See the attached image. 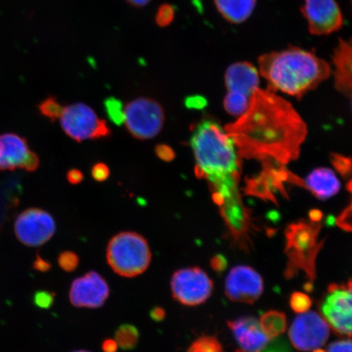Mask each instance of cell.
Listing matches in <instances>:
<instances>
[{
    "label": "cell",
    "mask_w": 352,
    "mask_h": 352,
    "mask_svg": "<svg viewBox=\"0 0 352 352\" xmlns=\"http://www.w3.org/2000/svg\"><path fill=\"white\" fill-rule=\"evenodd\" d=\"M319 248L314 228L303 223L289 228L286 246L289 257L286 276L292 278L298 272L302 271L307 274L311 283L315 278V259Z\"/></svg>",
    "instance_id": "cell-5"
},
{
    "label": "cell",
    "mask_w": 352,
    "mask_h": 352,
    "mask_svg": "<svg viewBox=\"0 0 352 352\" xmlns=\"http://www.w3.org/2000/svg\"><path fill=\"white\" fill-rule=\"evenodd\" d=\"M305 183L307 188L320 199H327L337 195L340 189V180L333 171L329 168H318L311 171Z\"/></svg>",
    "instance_id": "cell-19"
},
{
    "label": "cell",
    "mask_w": 352,
    "mask_h": 352,
    "mask_svg": "<svg viewBox=\"0 0 352 352\" xmlns=\"http://www.w3.org/2000/svg\"><path fill=\"white\" fill-rule=\"evenodd\" d=\"M187 352H223V346L217 337L202 336L192 343Z\"/></svg>",
    "instance_id": "cell-24"
},
{
    "label": "cell",
    "mask_w": 352,
    "mask_h": 352,
    "mask_svg": "<svg viewBox=\"0 0 352 352\" xmlns=\"http://www.w3.org/2000/svg\"><path fill=\"white\" fill-rule=\"evenodd\" d=\"M55 294L48 292H39L34 296V302L38 307L50 308L54 305Z\"/></svg>",
    "instance_id": "cell-31"
},
{
    "label": "cell",
    "mask_w": 352,
    "mask_h": 352,
    "mask_svg": "<svg viewBox=\"0 0 352 352\" xmlns=\"http://www.w3.org/2000/svg\"><path fill=\"white\" fill-rule=\"evenodd\" d=\"M109 293L107 281L91 271L73 281L69 296L74 307L98 308L104 305Z\"/></svg>",
    "instance_id": "cell-14"
},
{
    "label": "cell",
    "mask_w": 352,
    "mask_h": 352,
    "mask_svg": "<svg viewBox=\"0 0 352 352\" xmlns=\"http://www.w3.org/2000/svg\"><path fill=\"white\" fill-rule=\"evenodd\" d=\"M101 347H102V351L104 352H117L118 345L116 340L108 338V340L103 342Z\"/></svg>",
    "instance_id": "cell-42"
},
{
    "label": "cell",
    "mask_w": 352,
    "mask_h": 352,
    "mask_svg": "<svg viewBox=\"0 0 352 352\" xmlns=\"http://www.w3.org/2000/svg\"><path fill=\"white\" fill-rule=\"evenodd\" d=\"M213 289V281L200 267L182 268L171 277L173 297L184 306L202 305L210 297Z\"/></svg>",
    "instance_id": "cell-7"
},
{
    "label": "cell",
    "mask_w": 352,
    "mask_h": 352,
    "mask_svg": "<svg viewBox=\"0 0 352 352\" xmlns=\"http://www.w3.org/2000/svg\"><path fill=\"white\" fill-rule=\"evenodd\" d=\"M315 352H324V351H323L318 350V351H316Z\"/></svg>",
    "instance_id": "cell-45"
},
{
    "label": "cell",
    "mask_w": 352,
    "mask_h": 352,
    "mask_svg": "<svg viewBox=\"0 0 352 352\" xmlns=\"http://www.w3.org/2000/svg\"><path fill=\"white\" fill-rule=\"evenodd\" d=\"M58 263L61 270L67 272H72L78 267L79 258L76 253L65 252L59 255Z\"/></svg>",
    "instance_id": "cell-28"
},
{
    "label": "cell",
    "mask_w": 352,
    "mask_h": 352,
    "mask_svg": "<svg viewBox=\"0 0 352 352\" xmlns=\"http://www.w3.org/2000/svg\"><path fill=\"white\" fill-rule=\"evenodd\" d=\"M63 108L54 98H48L39 104L41 112L51 121H55L57 118H60Z\"/></svg>",
    "instance_id": "cell-26"
},
{
    "label": "cell",
    "mask_w": 352,
    "mask_h": 352,
    "mask_svg": "<svg viewBox=\"0 0 352 352\" xmlns=\"http://www.w3.org/2000/svg\"><path fill=\"white\" fill-rule=\"evenodd\" d=\"M104 109L109 120L114 124L122 125L124 123L125 109L121 100L114 98H109L104 100Z\"/></svg>",
    "instance_id": "cell-25"
},
{
    "label": "cell",
    "mask_w": 352,
    "mask_h": 352,
    "mask_svg": "<svg viewBox=\"0 0 352 352\" xmlns=\"http://www.w3.org/2000/svg\"><path fill=\"white\" fill-rule=\"evenodd\" d=\"M258 72L268 90L301 98L327 80L332 68L314 52L289 47L259 57Z\"/></svg>",
    "instance_id": "cell-2"
},
{
    "label": "cell",
    "mask_w": 352,
    "mask_h": 352,
    "mask_svg": "<svg viewBox=\"0 0 352 352\" xmlns=\"http://www.w3.org/2000/svg\"><path fill=\"white\" fill-rule=\"evenodd\" d=\"M226 131L242 157L279 166L296 160L307 127L289 101L258 88L243 116Z\"/></svg>",
    "instance_id": "cell-1"
},
{
    "label": "cell",
    "mask_w": 352,
    "mask_h": 352,
    "mask_svg": "<svg viewBox=\"0 0 352 352\" xmlns=\"http://www.w3.org/2000/svg\"><path fill=\"white\" fill-rule=\"evenodd\" d=\"M34 267L35 270L45 272L50 270L51 264L46 261H44L41 257H38L36 261H34Z\"/></svg>",
    "instance_id": "cell-41"
},
{
    "label": "cell",
    "mask_w": 352,
    "mask_h": 352,
    "mask_svg": "<svg viewBox=\"0 0 352 352\" xmlns=\"http://www.w3.org/2000/svg\"><path fill=\"white\" fill-rule=\"evenodd\" d=\"M91 175L96 182H103L107 180L109 176V169L107 164L99 162L96 164L91 170Z\"/></svg>",
    "instance_id": "cell-32"
},
{
    "label": "cell",
    "mask_w": 352,
    "mask_h": 352,
    "mask_svg": "<svg viewBox=\"0 0 352 352\" xmlns=\"http://www.w3.org/2000/svg\"><path fill=\"white\" fill-rule=\"evenodd\" d=\"M333 76L338 91L352 94V38H340L333 54Z\"/></svg>",
    "instance_id": "cell-18"
},
{
    "label": "cell",
    "mask_w": 352,
    "mask_h": 352,
    "mask_svg": "<svg viewBox=\"0 0 352 352\" xmlns=\"http://www.w3.org/2000/svg\"><path fill=\"white\" fill-rule=\"evenodd\" d=\"M190 143L198 177L208 179L211 186L239 182V151L231 136L218 123L200 122Z\"/></svg>",
    "instance_id": "cell-3"
},
{
    "label": "cell",
    "mask_w": 352,
    "mask_h": 352,
    "mask_svg": "<svg viewBox=\"0 0 352 352\" xmlns=\"http://www.w3.org/2000/svg\"><path fill=\"white\" fill-rule=\"evenodd\" d=\"M157 156L162 161L171 162L175 157V153L173 148L166 144H158L155 148Z\"/></svg>",
    "instance_id": "cell-34"
},
{
    "label": "cell",
    "mask_w": 352,
    "mask_h": 352,
    "mask_svg": "<svg viewBox=\"0 0 352 352\" xmlns=\"http://www.w3.org/2000/svg\"><path fill=\"white\" fill-rule=\"evenodd\" d=\"M261 352H289L287 345L283 341H277Z\"/></svg>",
    "instance_id": "cell-37"
},
{
    "label": "cell",
    "mask_w": 352,
    "mask_h": 352,
    "mask_svg": "<svg viewBox=\"0 0 352 352\" xmlns=\"http://www.w3.org/2000/svg\"><path fill=\"white\" fill-rule=\"evenodd\" d=\"M349 190L352 195V180L349 184ZM337 222L343 230L352 232V201L349 208L338 217Z\"/></svg>",
    "instance_id": "cell-30"
},
{
    "label": "cell",
    "mask_w": 352,
    "mask_h": 352,
    "mask_svg": "<svg viewBox=\"0 0 352 352\" xmlns=\"http://www.w3.org/2000/svg\"><path fill=\"white\" fill-rule=\"evenodd\" d=\"M15 234L19 240L30 248L45 244L54 236L56 223L47 211L28 209L19 215L14 224Z\"/></svg>",
    "instance_id": "cell-10"
},
{
    "label": "cell",
    "mask_w": 352,
    "mask_h": 352,
    "mask_svg": "<svg viewBox=\"0 0 352 352\" xmlns=\"http://www.w3.org/2000/svg\"><path fill=\"white\" fill-rule=\"evenodd\" d=\"M131 6L136 8H142L146 6L151 0H126Z\"/></svg>",
    "instance_id": "cell-43"
},
{
    "label": "cell",
    "mask_w": 352,
    "mask_h": 352,
    "mask_svg": "<svg viewBox=\"0 0 352 352\" xmlns=\"http://www.w3.org/2000/svg\"><path fill=\"white\" fill-rule=\"evenodd\" d=\"M210 266L214 271L222 272L227 267L226 259L222 255H217L211 259Z\"/></svg>",
    "instance_id": "cell-36"
},
{
    "label": "cell",
    "mask_w": 352,
    "mask_h": 352,
    "mask_svg": "<svg viewBox=\"0 0 352 352\" xmlns=\"http://www.w3.org/2000/svg\"><path fill=\"white\" fill-rule=\"evenodd\" d=\"M139 331L134 325L125 324L121 325L116 333V341L122 350L134 349L139 341Z\"/></svg>",
    "instance_id": "cell-22"
},
{
    "label": "cell",
    "mask_w": 352,
    "mask_h": 352,
    "mask_svg": "<svg viewBox=\"0 0 352 352\" xmlns=\"http://www.w3.org/2000/svg\"><path fill=\"white\" fill-rule=\"evenodd\" d=\"M74 352H90V351H74Z\"/></svg>",
    "instance_id": "cell-44"
},
{
    "label": "cell",
    "mask_w": 352,
    "mask_h": 352,
    "mask_svg": "<svg viewBox=\"0 0 352 352\" xmlns=\"http://www.w3.org/2000/svg\"><path fill=\"white\" fill-rule=\"evenodd\" d=\"M263 292L262 277L248 266L233 267L226 281V294L232 301L254 303Z\"/></svg>",
    "instance_id": "cell-15"
},
{
    "label": "cell",
    "mask_w": 352,
    "mask_h": 352,
    "mask_svg": "<svg viewBox=\"0 0 352 352\" xmlns=\"http://www.w3.org/2000/svg\"><path fill=\"white\" fill-rule=\"evenodd\" d=\"M259 76L258 69L248 61L232 64L227 69L224 76L228 91L252 98L259 88Z\"/></svg>",
    "instance_id": "cell-17"
},
{
    "label": "cell",
    "mask_w": 352,
    "mask_h": 352,
    "mask_svg": "<svg viewBox=\"0 0 352 352\" xmlns=\"http://www.w3.org/2000/svg\"><path fill=\"white\" fill-rule=\"evenodd\" d=\"M261 325L267 336L271 338L283 333L286 328V319L283 314L272 311L262 316Z\"/></svg>",
    "instance_id": "cell-21"
},
{
    "label": "cell",
    "mask_w": 352,
    "mask_h": 352,
    "mask_svg": "<svg viewBox=\"0 0 352 352\" xmlns=\"http://www.w3.org/2000/svg\"><path fill=\"white\" fill-rule=\"evenodd\" d=\"M67 179L70 184H78L82 182L83 175L79 170H70L67 174Z\"/></svg>",
    "instance_id": "cell-39"
},
{
    "label": "cell",
    "mask_w": 352,
    "mask_h": 352,
    "mask_svg": "<svg viewBox=\"0 0 352 352\" xmlns=\"http://www.w3.org/2000/svg\"><path fill=\"white\" fill-rule=\"evenodd\" d=\"M164 122V109L156 100L138 98L126 104L124 124L135 138H153L160 133Z\"/></svg>",
    "instance_id": "cell-8"
},
{
    "label": "cell",
    "mask_w": 352,
    "mask_h": 352,
    "mask_svg": "<svg viewBox=\"0 0 352 352\" xmlns=\"http://www.w3.org/2000/svg\"><path fill=\"white\" fill-rule=\"evenodd\" d=\"M290 305H292L294 311L303 314V312H305L311 306V300L306 294L296 293L294 294L292 297Z\"/></svg>",
    "instance_id": "cell-29"
},
{
    "label": "cell",
    "mask_w": 352,
    "mask_h": 352,
    "mask_svg": "<svg viewBox=\"0 0 352 352\" xmlns=\"http://www.w3.org/2000/svg\"><path fill=\"white\" fill-rule=\"evenodd\" d=\"M257 0H214L215 7L224 19L232 24L248 20L256 7Z\"/></svg>",
    "instance_id": "cell-20"
},
{
    "label": "cell",
    "mask_w": 352,
    "mask_h": 352,
    "mask_svg": "<svg viewBox=\"0 0 352 352\" xmlns=\"http://www.w3.org/2000/svg\"><path fill=\"white\" fill-rule=\"evenodd\" d=\"M336 165L341 171H345L346 174L352 173V160H347V158L345 160V158L338 157Z\"/></svg>",
    "instance_id": "cell-38"
},
{
    "label": "cell",
    "mask_w": 352,
    "mask_h": 352,
    "mask_svg": "<svg viewBox=\"0 0 352 352\" xmlns=\"http://www.w3.org/2000/svg\"><path fill=\"white\" fill-rule=\"evenodd\" d=\"M302 12L307 28L314 35H329L340 30L343 21L341 8L336 0H302Z\"/></svg>",
    "instance_id": "cell-11"
},
{
    "label": "cell",
    "mask_w": 352,
    "mask_h": 352,
    "mask_svg": "<svg viewBox=\"0 0 352 352\" xmlns=\"http://www.w3.org/2000/svg\"><path fill=\"white\" fill-rule=\"evenodd\" d=\"M320 310L336 332L352 336V280L330 285Z\"/></svg>",
    "instance_id": "cell-9"
},
{
    "label": "cell",
    "mask_w": 352,
    "mask_h": 352,
    "mask_svg": "<svg viewBox=\"0 0 352 352\" xmlns=\"http://www.w3.org/2000/svg\"><path fill=\"white\" fill-rule=\"evenodd\" d=\"M60 120L66 135L78 142L110 135L107 122L100 120L94 110L85 104L76 103L64 107Z\"/></svg>",
    "instance_id": "cell-6"
},
{
    "label": "cell",
    "mask_w": 352,
    "mask_h": 352,
    "mask_svg": "<svg viewBox=\"0 0 352 352\" xmlns=\"http://www.w3.org/2000/svg\"><path fill=\"white\" fill-rule=\"evenodd\" d=\"M351 98V104H352V94L350 96Z\"/></svg>",
    "instance_id": "cell-46"
},
{
    "label": "cell",
    "mask_w": 352,
    "mask_h": 352,
    "mask_svg": "<svg viewBox=\"0 0 352 352\" xmlns=\"http://www.w3.org/2000/svg\"><path fill=\"white\" fill-rule=\"evenodd\" d=\"M151 318L157 322H161L166 318V311L161 307H154L151 311Z\"/></svg>",
    "instance_id": "cell-40"
},
{
    "label": "cell",
    "mask_w": 352,
    "mask_h": 352,
    "mask_svg": "<svg viewBox=\"0 0 352 352\" xmlns=\"http://www.w3.org/2000/svg\"><path fill=\"white\" fill-rule=\"evenodd\" d=\"M38 165L37 154L30 149L28 140L13 133L0 135V170L34 171Z\"/></svg>",
    "instance_id": "cell-13"
},
{
    "label": "cell",
    "mask_w": 352,
    "mask_h": 352,
    "mask_svg": "<svg viewBox=\"0 0 352 352\" xmlns=\"http://www.w3.org/2000/svg\"><path fill=\"white\" fill-rule=\"evenodd\" d=\"M175 17V10L170 4H162L158 8L156 15V23L160 28H166L173 21Z\"/></svg>",
    "instance_id": "cell-27"
},
{
    "label": "cell",
    "mask_w": 352,
    "mask_h": 352,
    "mask_svg": "<svg viewBox=\"0 0 352 352\" xmlns=\"http://www.w3.org/2000/svg\"><path fill=\"white\" fill-rule=\"evenodd\" d=\"M327 352H352V341L341 340L331 343Z\"/></svg>",
    "instance_id": "cell-35"
},
{
    "label": "cell",
    "mask_w": 352,
    "mask_h": 352,
    "mask_svg": "<svg viewBox=\"0 0 352 352\" xmlns=\"http://www.w3.org/2000/svg\"><path fill=\"white\" fill-rule=\"evenodd\" d=\"M107 258L116 274L131 278L147 270L151 262V252L142 236L125 232L118 233L109 241Z\"/></svg>",
    "instance_id": "cell-4"
},
{
    "label": "cell",
    "mask_w": 352,
    "mask_h": 352,
    "mask_svg": "<svg viewBox=\"0 0 352 352\" xmlns=\"http://www.w3.org/2000/svg\"><path fill=\"white\" fill-rule=\"evenodd\" d=\"M228 325L240 346L236 352H261L272 340L264 333L261 323L253 318L228 321Z\"/></svg>",
    "instance_id": "cell-16"
},
{
    "label": "cell",
    "mask_w": 352,
    "mask_h": 352,
    "mask_svg": "<svg viewBox=\"0 0 352 352\" xmlns=\"http://www.w3.org/2000/svg\"><path fill=\"white\" fill-rule=\"evenodd\" d=\"M250 99L233 92H228V94L223 100V107L228 113L233 116H241L248 111Z\"/></svg>",
    "instance_id": "cell-23"
},
{
    "label": "cell",
    "mask_w": 352,
    "mask_h": 352,
    "mask_svg": "<svg viewBox=\"0 0 352 352\" xmlns=\"http://www.w3.org/2000/svg\"><path fill=\"white\" fill-rule=\"evenodd\" d=\"M184 104H186L188 109H202L206 107L208 101H206L204 96L195 95L188 96L186 100H184Z\"/></svg>",
    "instance_id": "cell-33"
},
{
    "label": "cell",
    "mask_w": 352,
    "mask_h": 352,
    "mask_svg": "<svg viewBox=\"0 0 352 352\" xmlns=\"http://www.w3.org/2000/svg\"><path fill=\"white\" fill-rule=\"evenodd\" d=\"M289 336L297 349L316 350L327 341L329 327L327 321L316 312H303L294 320Z\"/></svg>",
    "instance_id": "cell-12"
}]
</instances>
